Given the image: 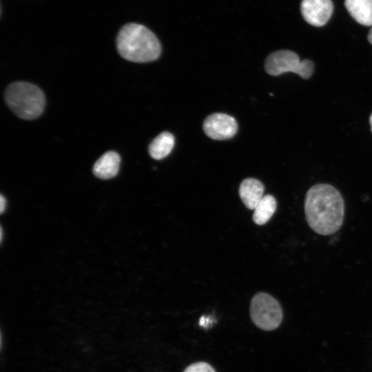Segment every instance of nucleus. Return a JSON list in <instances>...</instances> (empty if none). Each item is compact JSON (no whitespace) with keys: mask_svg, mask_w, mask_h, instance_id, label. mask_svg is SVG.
<instances>
[{"mask_svg":"<svg viewBox=\"0 0 372 372\" xmlns=\"http://www.w3.org/2000/svg\"><path fill=\"white\" fill-rule=\"evenodd\" d=\"M265 68L272 76L292 72L303 79H308L313 72V63L308 59L300 61L299 56L292 51L280 50L267 56Z\"/></svg>","mask_w":372,"mask_h":372,"instance_id":"obj_5","label":"nucleus"},{"mask_svg":"<svg viewBox=\"0 0 372 372\" xmlns=\"http://www.w3.org/2000/svg\"><path fill=\"white\" fill-rule=\"evenodd\" d=\"M304 212L309 226L316 233L329 235L342 226L344 203L341 194L329 184H316L307 192Z\"/></svg>","mask_w":372,"mask_h":372,"instance_id":"obj_1","label":"nucleus"},{"mask_svg":"<svg viewBox=\"0 0 372 372\" xmlns=\"http://www.w3.org/2000/svg\"><path fill=\"white\" fill-rule=\"evenodd\" d=\"M238 130L235 118L223 113H214L208 116L203 123L206 135L214 140H225L233 137Z\"/></svg>","mask_w":372,"mask_h":372,"instance_id":"obj_6","label":"nucleus"},{"mask_svg":"<svg viewBox=\"0 0 372 372\" xmlns=\"http://www.w3.org/2000/svg\"><path fill=\"white\" fill-rule=\"evenodd\" d=\"M121 158L113 151H108L103 154L93 167L94 174L101 179H110L114 177L119 169Z\"/></svg>","mask_w":372,"mask_h":372,"instance_id":"obj_9","label":"nucleus"},{"mask_svg":"<svg viewBox=\"0 0 372 372\" xmlns=\"http://www.w3.org/2000/svg\"><path fill=\"white\" fill-rule=\"evenodd\" d=\"M368 41L372 44V27L371 28L368 34Z\"/></svg>","mask_w":372,"mask_h":372,"instance_id":"obj_16","label":"nucleus"},{"mask_svg":"<svg viewBox=\"0 0 372 372\" xmlns=\"http://www.w3.org/2000/svg\"><path fill=\"white\" fill-rule=\"evenodd\" d=\"M2 237H3V229L2 228H1V241L2 240Z\"/></svg>","mask_w":372,"mask_h":372,"instance_id":"obj_18","label":"nucleus"},{"mask_svg":"<svg viewBox=\"0 0 372 372\" xmlns=\"http://www.w3.org/2000/svg\"><path fill=\"white\" fill-rule=\"evenodd\" d=\"M183 372H216L215 370L206 362H196L188 366Z\"/></svg>","mask_w":372,"mask_h":372,"instance_id":"obj_13","label":"nucleus"},{"mask_svg":"<svg viewBox=\"0 0 372 372\" xmlns=\"http://www.w3.org/2000/svg\"><path fill=\"white\" fill-rule=\"evenodd\" d=\"M344 6L358 23L372 25V0H345Z\"/></svg>","mask_w":372,"mask_h":372,"instance_id":"obj_10","label":"nucleus"},{"mask_svg":"<svg viewBox=\"0 0 372 372\" xmlns=\"http://www.w3.org/2000/svg\"><path fill=\"white\" fill-rule=\"evenodd\" d=\"M174 136L169 132L159 134L149 144V154L152 158L160 160L166 157L174 145Z\"/></svg>","mask_w":372,"mask_h":372,"instance_id":"obj_11","label":"nucleus"},{"mask_svg":"<svg viewBox=\"0 0 372 372\" xmlns=\"http://www.w3.org/2000/svg\"><path fill=\"white\" fill-rule=\"evenodd\" d=\"M116 46L123 58L136 63L153 61L161 52L156 36L145 26L134 23L122 27L117 35Z\"/></svg>","mask_w":372,"mask_h":372,"instance_id":"obj_2","label":"nucleus"},{"mask_svg":"<svg viewBox=\"0 0 372 372\" xmlns=\"http://www.w3.org/2000/svg\"><path fill=\"white\" fill-rule=\"evenodd\" d=\"M276 200L269 194L262 197L254 209L253 220L257 225L265 224L272 216L276 209Z\"/></svg>","mask_w":372,"mask_h":372,"instance_id":"obj_12","label":"nucleus"},{"mask_svg":"<svg viewBox=\"0 0 372 372\" xmlns=\"http://www.w3.org/2000/svg\"><path fill=\"white\" fill-rule=\"evenodd\" d=\"M6 200L3 195L0 197V211L2 214L6 209Z\"/></svg>","mask_w":372,"mask_h":372,"instance_id":"obj_14","label":"nucleus"},{"mask_svg":"<svg viewBox=\"0 0 372 372\" xmlns=\"http://www.w3.org/2000/svg\"><path fill=\"white\" fill-rule=\"evenodd\" d=\"M253 322L265 331L277 329L282 319V311L278 301L267 293H256L250 304Z\"/></svg>","mask_w":372,"mask_h":372,"instance_id":"obj_4","label":"nucleus"},{"mask_svg":"<svg viewBox=\"0 0 372 372\" xmlns=\"http://www.w3.org/2000/svg\"><path fill=\"white\" fill-rule=\"evenodd\" d=\"M264 185L258 180L253 178H245L239 187L240 197L245 205L250 209H254L264 193Z\"/></svg>","mask_w":372,"mask_h":372,"instance_id":"obj_8","label":"nucleus"},{"mask_svg":"<svg viewBox=\"0 0 372 372\" xmlns=\"http://www.w3.org/2000/svg\"><path fill=\"white\" fill-rule=\"evenodd\" d=\"M209 322V320L203 316L199 321V325L202 327H206Z\"/></svg>","mask_w":372,"mask_h":372,"instance_id":"obj_15","label":"nucleus"},{"mask_svg":"<svg viewBox=\"0 0 372 372\" xmlns=\"http://www.w3.org/2000/svg\"><path fill=\"white\" fill-rule=\"evenodd\" d=\"M5 100L10 110L19 118L32 120L39 116L45 107L42 90L27 82H14L8 86Z\"/></svg>","mask_w":372,"mask_h":372,"instance_id":"obj_3","label":"nucleus"},{"mask_svg":"<svg viewBox=\"0 0 372 372\" xmlns=\"http://www.w3.org/2000/svg\"><path fill=\"white\" fill-rule=\"evenodd\" d=\"M333 9L331 0H302L300 6L304 19L317 27L322 26L328 21Z\"/></svg>","mask_w":372,"mask_h":372,"instance_id":"obj_7","label":"nucleus"},{"mask_svg":"<svg viewBox=\"0 0 372 372\" xmlns=\"http://www.w3.org/2000/svg\"><path fill=\"white\" fill-rule=\"evenodd\" d=\"M369 121H370V124H371V132H372V114L370 116Z\"/></svg>","mask_w":372,"mask_h":372,"instance_id":"obj_17","label":"nucleus"}]
</instances>
